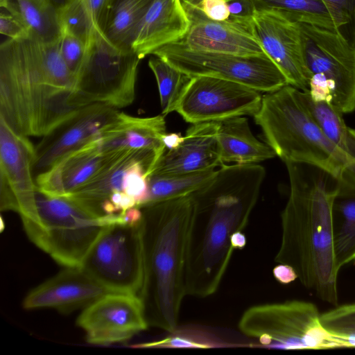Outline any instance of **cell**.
<instances>
[{
	"instance_id": "cell-18",
	"label": "cell",
	"mask_w": 355,
	"mask_h": 355,
	"mask_svg": "<svg viewBox=\"0 0 355 355\" xmlns=\"http://www.w3.org/2000/svg\"><path fill=\"white\" fill-rule=\"evenodd\" d=\"M110 293L80 267H66L26 296L25 309L51 308L68 313Z\"/></svg>"
},
{
	"instance_id": "cell-41",
	"label": "cell",
	"mask_w": 355,
	"mask_h": 355,
	"mask_svg": "<svg viewBox=\"0 0 355 355\" xmlns=\"http://www.w3.org/2000/svg\"><path fill=\"white\" fill-rule=\"evenodd\" d=\"M183 137L178 133H166L163 137V141L166 150H169L177 147L182 141Z\"/></svg>"
},
{
	"instance_id": "cell-35",
	"label": "cell",
	"mask_w": 355,
	"mask_h": 355,
	"mask_svg": "<svg viewBox=\"0 0 355 355\" xmlns=\"http://www.w3.org/2000/svg\"><path fill=\"white\" fill-rule=\"evenodd\" d=\"M174 335L159 340L132 345L137 348H208L214 345L207 342L200 341L189 335Z\"/></svg>"
},
{
	"instance_id": "cell-45",
	"label": "cell",
	"mask_w": 355,
	"mask_h": 355,
	"mask_svg": "<svg viewBox=\"0 0 355 355\" xmlns=\"http://www.w3.org/2000/svg\"><path fill=\"white\" fill-rule=\"evenodd\" d=\"M4 228H5L4 221H3V219L2 216H1V232H3Z\"/></svg>"
},
{
	"instance_id": "cell-2",
	"label": "cell",
	"mask_w": 355,
	"mask_h": 355,
	"mask_svg": "<svg viewBox=\"0 0 355 355\" xmlns=\"http://www.w3.org/2000/svg\"><path fill=\"white\" fill-rule=\"evenodd\" d=\"M290 192L281 213L282 235L275 261L291 266L320 300L338 304L333 202L337 180L303 164L286 162Z\"/></svg>"
},
{
	"instance_id": "cell-14",
	"label": "cell",
	"mask_w": 355,
	"mask_h": 355,
	"mask_svg": "<svg viewBox=\"0 0 355 355\" xmlns=\"http://www.w3.org/2000/svg\"><path fill=\"white\" fill-rule=\"evenodd\" d=\"M94 345L126 342L149 327L137 295L107 293L84 308L76 320Z\"/></svg>"
},
{
	"instance_id": "cell-40",
	"label": "cell",
	"mask_w": 355,
	"mask_h": 355,
	"mask_svg": "<svg viewBox=\"0 0 355 355\" xmlns=\"http://www.w3.org/2000/svg\"><path fill=\"white\" fill-rule=\"evenodd\" d=\"M273 275L282 284H288L297 279L295 270L289 266L278 264L273 268Z\"/></svg>"
},
{
	"instance_id": "cell-39",
	"label": "cell",
	"mask_w": 355,
	"mask_h": 355,
	"mask_svg": "<svg viewBox=\"0 0 355 355\" xmlns=\"http://www.w3.org/2000/svg\"><path fill=\"white\" fill-rule=\"evenodd\" d=\"M85 7L92 32L101 29L100 21L107 0H83Z\"/></svg>"
},
{
	"instance_id": "cell-30",
	"label": "cell",
	"mask_w": 355,
	"mask_h": 355,
	"mask_svg": "<svg viewBox=\"0 0 355 355\" xmlns=\"http://www.w3.org/2000/svg\"><path fill=\"white\" fill-rule=\"evenodd\" d=\"M148 66L157 83L162 114L166 116L175 111L178 102L191 76L155 55L150 58Z\"/></svg>"
},
{
	"instance_id": "cell-3",
	"label": "cell",
	"mask_w": 355,
	"mask_h": 355,
	"mask_svg": "<svg viewBox=\"0 0 355 355\" xmlns=\"http://www.w3.org/2000/svg\"><path fill=\"white\" fill-rule=\"evenodd\" d=\"M75 80L60 39H8L0 47V117L18 133L44 137L80 109L72 103Z\"/></svg>"
},
{
	"instance_id": "cell-19",
	"label": "cell",
	"mask_w": 355,
	"mask_h": 355,
	"mask_svg": "<svg viewBox=\"0 0 355 355\" xmlns=\"http://www.w3.org/2000/svg\"><path fill=\"white\" fill-rule=\"evenodd\" d=\"M121 153L105 155L99 149L96 139L94 140L37 175L35 178L37 189L51 196H71L94 179Z\"/></svg>"
},
{
	"instance_id": "cell-29",
	"label": "cell",
	"mask_w": 355,
	"mask_h": 355,
	"mask_svg": "<svg viewBox=\"0 0 355 355\" xmlns=\"http://www.w3.org/2000/svg\"><path fill=\"white\" fill-rule=\"evenodd\" d=\"M215 172V169H209L179 174L150 173L147 198L141 207L189 195L209 182Z\"/></svg>"
},
{
	"instance_id": "cell-42",
	"label": "cell",
	"mask_w": 355,
	"mask_h": 355,
	"mask_svg": "<svg viewBox=\"0 0 355 355\" xmlns=\"http://www.w3.org/2000/svg\"><path fill=\"white\" fill-rule=\"evenodd\" d=\"M232 246L234 250H241L246 245V237L242 232L235 233L232 236Z\"/></svg>"
},
{
	"instance_id": "cell-10",
	"label": "cell",
	"mask_w": 355,
	"mask_h": 355,
	"mask_svg": "<svg viewBox=\"0 0 355 355\" xmlns=\"http://www.w3.org/2000/svg\"><path fill=\"white\" fill-rule=\"evenodd\" d=\"M80 268L109 292L139 295L144 277L142 219L106 225Z\"/></svg>"
},
{
	"instance_id": "cell-6",
	"label": "cell",
	"mask_w": 355,
	"mask_h": 355,
	"mask_svg": "<svg viewBox=\"0 0 355 355\" xmlns=\"http://www.w3.org/2000/svg\"><path fill=\"white\" fill-rule=\"evenodd\" d=\"M29 239L64 267H80L101 230L123 214L98 216L66 196L36 191L35 199L19 213Z\"/></svg>"
},
{
	"instance_id": "cell-38",
	"label": "cell",
	"mask_w": 355,
	"mask_h": 355,
	"mask_svg": "<svg viewBox=\"0 0 355 355\" xmlns=\"http://www.w3.org/2000/svg\"><path fill=\"white\" fill-rule=\"evenodd\" d=\"M197 6L211 20L225 21L229 19V7L225 0H201Z\"/></svg>"
},
{
	"instance_id": "cell-4",
	"label": "cell",
	"mask_w": 355,
	"mask_h": 355,
	"mask_svg": "<svg viewBox=\"0 0 355 355\" xmlns=\"http://www.w3.org/2000/svg\"><path fill=\"white\" fill-rule=\"evenodd\" d=\"M144 277L139 297L149 326L175 331L185 295L188 243L193 215L191 196L141 207Z\"/></svg>"
},
{
	"instance_id": "cell-32",
	"label": "cell",
	"mask_w": 355,
	"mask_h": 355,
	"mask_svg": "<svg viewBox=\"0 0 355 355\" xmlns=\"http://www.w3.org/2000/svg\"><path fill=\"white\" fill-rule=\"evenodd\" d=\"M61 31L74 35L87 43L92 33L83 0H66L58 7Z\"/></svg>"
},
{
	"instance_id": "cell-23",
	"label": "cell",
	"mask_w": 355,
	"mask_h": 355,
	"mask_svg": "<svg viewBox=\"0 0 355 355\" xmlns=\"http://www.w3.org/2000/svg\"><path fill=\"white\" fill-rule=\"evenodd\" d=\"M159 158L155 154L146 151H125L90 182L75 193L66 197L72 198L94 214L103 216L101 214V207L110 196L114 193L124 192L125 177L131 166L136 162L145 161L154 168Z\"/></svg>"
},
{
	"instance_id": "cell-12",
	"label": "cell",
	"mask_w": 355,
	"mask_h": 355,
	"mask_svg": "<svg viewBox=\"0 0 355 355\" xmlns=\"http://www.w3.org/2000/svg\"><path fill=\"white\" fill-rule=\"evenodd\" d=\"M262 97L261 92L237 82L209 76H191L175 112L191 124L254 116Z\"/></svg>"
},
{
	"instance_id": "cell-37",
	"label": "cell",
	"mask_w": 355,
	"mask_h": 355,
	"mask_svg": "<svg viewBox=\"0 0 355 355\" xmlns=\"http://www.w3.org/2000/svg\"><path fill=\"white\" fill-rule=\"evenodd\" d=\"M0 33L9 39L19 40L28 37L24 26L12 14L1 12L0 15Z\"/></svg>"
},
{
	"instance_id": "cell-20",
	"label": "cell",
	"mask_w": 355,
	"mask_h": 355,
	"mask_svg": "<svg viewBox=\"0 0 355 355\" xmlns=\"http://www.w3.org/2000/svg\"><path fill=\"white\" fill-rule=\"evenodd\" d=\"M221 165L217 122H205L192 124L177 147L164 151L151 173H187Z\"/></svg>"
},
{
	"instance_id": "cell-27",
	"label": "cell",
	"mask_w": 355,
	"mask_h": 355,
	"mask_svg": "<svg viewBox=\"0 0 355 355\" xmlns=\"http://www.w3.org/2000/svg\"><path fill=\"white\" fill-rule=\"evenodd\" d=\"M153 1L107 0L100 21L106 38L116 47L132 50L137 28Z\"/></svg>"
},
{
	"instance_id": "cell-7",
	"label": "cell",
	"mask_w": 355,
	"mask_h": 355,
	"mask_svg": "<svg viewBox=\"0 0 355 355\" xmlns=\"http://www.w3.org/2000/svg\"><path fill=\"white\" fill-rule=\"evenodd\" d=\"M141 59L112 44L101 30L92 33L76 74L72 103L78 108L101 103L116 109L132 103Z\"/></svg>"
},
{
	"instance_id": "cell-17",
	"label": "cell",
	"mask_w": 355,
	"mask_h": 355,
	"mask_svg": "<svg viewBox=\"0 0 355 355\" xmlns=\"http://www.w3.org/2000/svg\"><path fill=\"white\" fill-rule=\"evenodd\" d=\"M191 25L186 35L176 44L194 51L241 55H266L252 31V26L207 17L197 6L183 0Z\"/></svg>"
},
{
	"instance_id": "cell-5",
	"label": "cell",
	"mask_w": 355,
	"mask_h": 355,
	"mask_svg": "<svg viewBox=\"0 0 355 355\" xmlns=\"http://www.w3.org/2000/svg\"><path fill=\"white\" fill-rule=\"evenodd\" d=\"M254 119L266 143L284 163L307 164L340 178L347 157L318 125L301 90L286 85L267 93Z\"/></svg>"
},
{
	"instance_id": "cell-26",
	"label": "cell",
	"mask_w": 355,
	"mask_h": 355,
	"mask_svg": "<svg viewBox=\"0 0 355 355\" xmlns=\"http://www.w3.org/2000/svg\"><path fill=\"white\" fill-rule=\"evenodd\" d=\"M333 223L336 259L340 270L355 263V184L337 180Z\"/></svg>"
},
{
	"instance_id": "cell-28",
	"label": "cell",
	"mask_w": 355,
	"mask_h": 355,
	"mask_svg": "<svg viewBox=\"0 0 355 355\" xmlns=\"http://www.w3.org/2000/svg\"><path fill=\"white\" fill-rule=\"evenodd\" d=\"M256 8L281 13L296 23L339 33L336 17L324 0H253Z\"/></svg>"
},
{
	"instance_id": "cell-33",
	"label": "cell",
	"mask_w": 355,
	"mask_h": 355,
	"mask_svg": "<svg viewBox=\"0 0 355 355\" xmlns=\"http://www.w3.org/2000/svg\"><path fill=\"white\" fill-rule=\"evenodd\" d=\"M332 10L339 33L355 46V0H324Z\"/></svg>"
},
{
	"instance_id": "cell-24",
	"label": "cell",
	"mask_w": 355,
	"mask_h": 355,
	"mask_svg": "<svg viewBox=\"0 0 355 355\" xmlns=\"http://www.w3.org/2000/svg\"><path fill=\"white\" fill-rule=\"evenodd\" d=\"M217 122L220 161L238 164H258L276 157L273 149L252 134L248 120L236 116Z\"/></svg>"
},
{
	"instance_id": "cell-11",
	"label": "cell",
	"mask_w": 355,
	"mask_h": 355,
	"mask_svg": "<svg viewBox=\"0 0 355 355\" xmlns=\"http://www.w3.org/2000/svg\"><path fill=\"white\" fill-rule=\"evenodd\" d=\"M159 57L189 76H209L237 82L260 92L276 91L288 85L267 55H241L194 51L176 43L156 50Z\"/></svg>"
},
{
	"instance_id": "cell-1",
	"label": "cell",
	"mask_w": 355,
	"mask_h": 355,
	"mask_svg": "<svg viewBox=\"0 0 355 355\" xmlns=\"http://www.w3.org/2000/svg\"><path fill=\"white\" fill-rule=\"evenodd\" d=\"M266 175L258 164H223L202 187L191 193L194 209L187 252V295L214 294L234 250L231 239L243 232L254 208Z\"/></svg>"
},
{
	"instance_id": "cell-8",
	"label": "cell",
	"mask_w": 355,
	"mask_h": 355,
	"mask_svg": "<svg viewBox=\"0 0 355 355\" xmlns=\"http://www.w3.org/2000/svg\"><path fill=\"white\" fill-rule=\"evenodd\" d=\"M313 302L292 300L254 305L242 314L238 324L245 336L270 348L324 349L347 347L331 336L320 322Z\"/></svg>"
},
{
	"instance_id": "cell-34",
	"label": "cell",
	"mask_w": 355,
	"mask_h": 355,
	"mask_svg": "<svg viewBox=\"0 0 355 355\" xmlns=\"http://www.w3.org/2000/svg\"><path fill=\"white\" fill-rule=\"evenodd\" d=\"M60 51L65 64L76 76L85 57L86 42L74 35L61 31Z\"/></svg>"
},
{
	"instance_id": "cell-44",
	"label": "cell",
	"mask_w": 355,
	"mask_h": 355,
	"mask_svg": "<svg viewBox=\"0 0 355 355\" xmlns=\"http://www.w3.org/2000/svg\"><path fill=\"white\" fill-rule=\"evenodd\" d=\"M186 1H188L190 3H191L193 5H196V6H197L201 1V0H186ZM225 1L228 2V1H232V0H225Z\"/></svg>"
},
{
	"instance_id": "cell-9",
	"label": "cell",
	"mask_w": 355,
	"mask_h": 355,
	"mask_svg": "<svg viewBox=\"0 0 355 355\" xmlns=\"http://www.w3.org/2000/svg\"><path fill=\"white\" fill-rule=\"evenodd\" d=\"M304 59L309 75V93L343 114L355 110V46L340 33L298 23Z\"/></svg>"
},
{
	"instance_id": "cell-36",
	"label": "cell",
	"mask_w": 355,
	"mask_h": 355,
	"mask_svg": "<svg viewBox=\"0 0 355 355\" xmlns=\"http://www.w3.org/2000/svg\"><path fill=\"white\" fill-rule=\"evenodd\" d=\"M230 17L227 21L245 26H252L257 9L253 0H232L227 2Z\"/></svg>"
},
{
	"instance_id": "cell-31",
	"label": "cell",
	"mask_w": 355,
	"mask_h": 355,
	"mask_svg": "<svg viewBox=\"0 0 355 355\" xmlns=\"http://www.w3.org/2000/svg\"><path fill=\"white\" fill-rule=\"evenodd\" d=\"M320 322L329 334L347 347H355V302L338 304L321 313Z\"/></svg>"
},
{
	"instance_id": "cell-16",
	"label": "cell",
	"mask_w": 355,
	"mask_h": 355,
	"mask_svg": "<svg viewBox=\"0 0 355 355\" xmlns=\"http://www.w3.org/2000/svg\"><path fill=\"white\" fill-rule=\"evenodd\" d=\"M35 146L0 117V208L19 213L31 205L37 187L33 171Z\"/></svg>"
},
{
	"instance_id": "cell-15",
	"label": "cell",
	"mask_w": 355,
	"mask_h": 355,
	"mask_svg": "<svg viewBox=\"0 0 355 355\" xmlns=\"http://www.w3.org/2000/svg\"><path fill=\"white\" fill-rule=\"evenodd\" d=\"M252 26L263 51L282 72L288 85L309 90V75L298 23L276 11L257 8Z\"/></svg>"
},
{
	"instance_id": "cell-21",
	"label": "cell",
	"mask_w": 355,
	"mask_h": 355,
	"mask_svg": "<svg viewBox=\"0 0 355 355\" xmlns=\"http://www.w3.org/2000/svg\"><path fill=\"white\" fill-rule=\"evenodd\" d=\"M190 25L183 0H153L139 23L131 49L141 60L162 46L180 42Z\"/></svg>"
},
{
	"instance_id": "cell-43",
	"label": "cell",
	"mask_w": 355,
	"mask_h": 355,
	"mask_svg": "<svg viewBox=\"0 0 355 355\" xmlns=\"http://www.w3.org/2000/svg\"><path fill=\"white\" fill-rule=\"evenodd\" d=\"M53 3H55L58 7L62 6L66 0H51Z\"/></svg>"
},
{
	"instance_id": "cell-13",
	"label": "cell",
	"mask_w": 355,
	"mask_h": 355,
	"mask_svg": "<svg viewBox=\"0 0 355 355\" xmlns=\"http://www.w3.org/2000/svg\"><path fill=\"white\" fill-rule=\"evenodd\" d=\"M118 109L101 103L82 107L42 137L35 147V178L69 153L97 139L118 119Z\"/></svg>"
},
{
	"instance_id": "cell-22",
	"label": "cell",
	"mask_w": 355,
	"mask_h": 355,
	"mask_svg": "<svg viewBox=\"0 0 355 355\" xmlns=\"http://www.w3.org/2000/svg\"><path fill=\"white\" fill-rule=\"evenodd\" d=\"M166 130L163 114L140 118L120 112L116 121L96 141L99 149L105 155L142 150L161 157L166 150L163 141Z\"/></svg>"
},
{
	"instance_id": "cell-25",
	"label": "cell",
	"mask_w": 355,
	"mask_h": 355,
	"mask_svg": "<svg viewBox=\"0 0 355 355\" xmlns=\"http://www.w3.org/2000/svg\"><path fill=\"white\" fill-rule=\"evenodd\" d=\"M0 6L19 21L29 38L49 43L60 37L58 7L51 0H0Z\"/></svg>"
}]
</instances>
